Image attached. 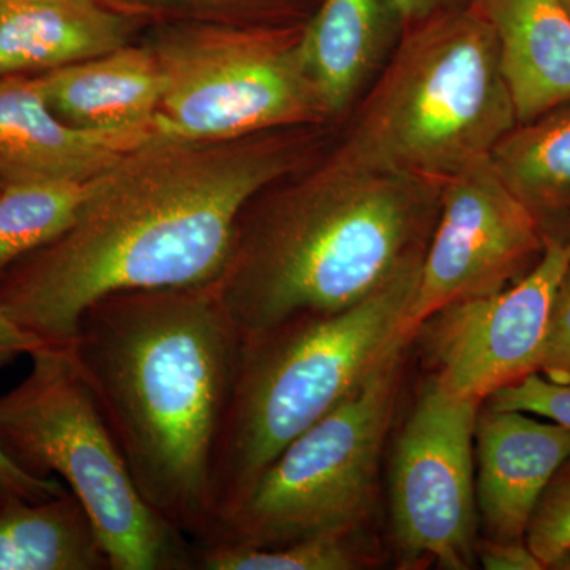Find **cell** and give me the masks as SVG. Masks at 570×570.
<instances>
[{"label": "cell", "mask_w": 570, "mask_h": 570, "mask_svg": "<svg viewBox=\"0 0 570 570\" xmlns=\"http://www.w3.org/2000/svg\"><path fill=\"white\" fill-rule=\"evenodd\" d=\"M322 126L232 138L154 135L94 179L63 234L0 276V306L67 344L105 296L219 283L247 205L313 163Z\"/></svg>", "instance_id": "obj_1"}, {"label": "cell", "mask_w": 570, "mask_h": 570, "mask_svg": "<svg viewBox=\"0 0 570 570\" xmlns=\"http://www.w3.org/2000/svg\"><path fill=\"white\" fill-rule=\"evenodd\" d=\"M67 346L141 497L202 546L242 351L216 284L105 296Z\"/></svg>", "instance_id": "obj_2"}, {"label": "cell", "mask_w": 570, "mask_h": 570, "mask_svg": "<svg viewBox=\"0 0 570 570\" xmlns=\"http://www.w3.org/2000/svg\"><path fill=\"white\" fill-rule=\"evenodd\" d=\"M442 183L352 170L324 156L258 194L216 284L239 337L340 313L422 264Z\"/></svg>", "instance_id": "obj_3"}, {"label": "cell", "mask_w": 570, "mask_h": 570, "mask_svg": "<svg viewBox=\"0 0 570 570\" xmlns=\"http://www.w3.org/2000/svg\"><path fill=\"white\" fill-rule=\"evenodd\" d=\"M420 266L340 313L295 317L242 340L214 452L212 532L294 439L358 389L393 348L412 340L406 325Z\"/></svg>", "instance_id": "obj_4"}, {"label": "cell", "mask_w": 570, "mask_h": 570, "mask_svg": "<svg viewBox=\"0 0 570 570\" xmlns=\"http://www.w3.org/2000/svg\"><path fill=\"white\" fill-rule=\"evenodd\" d=\"M517 124L497 36L471 2L401 33L326 157L352 170L444 181L490 157Z\"/></svg>", "instance_id": "obj_5"}, {"label": "cell", "mask_w": 570, "mask_h": 570, "mask_svg": "<svg viewBox=\"0 0 570 570\" xmlns=\"http://www.w3.org/2000/svg\"><path fill=\"white\" fill-rule=\"evenodd\" d=\"M0 396V442L14 463L62 480L99 534L110 570H193L197 547L135 485L67 344H47Z\"/></svg>", "instance_id": "obj_6"}, {"label": "cell", "mask_w": 570, "mask_h": 570, "mask_svg": "<svg viewBox=\"0 0 570 570\" xmlns=\"http://www.w3.org/2000/svg\"><path fill=\"white\" fill-rule=\"evenodd\" d=\"M411 341L258 475L202 547L268 549L333 532L365 531L395 419Z\"/></svg>", "instance_id": "obj_7"}, {"label": "cell", "mask_w": 570, "mask_h": 570, "mask_svg": "<svg viewBox=\"0 0 570 570\" xmlns=\"http://www.w3.org/2000/svg\"><path fill=\"white\" fill-rule=\"evenodd\" d=\"M302 29L189 28L151 50L165 89L154 127L184 140L325 126L330 121L299 50Z\"/></svg>", "instance_id": "obj_8"}, {"label": "cell", "mask_w": 570, "mask_h": 570, "mask_svg": "<svg viewBox=\"0 0 570 570\" xmlns=\"http://www.w3.org/2000/svg\"><path fill=\"white\" fill-rule=\"evenodd\" d=\"M482 403L453 396L431 376L422 382L390 461L392 538L403 568L474 569V428Z\"/></svg>", "instance_id": "obj_9"}, {"label": "cell", "mask_w": 570, "mask_h": 570, "mask_svg": "<svg viewBox=\"0 0 570 570\" xmlns=\"http://www.w3.org/2000/svg\"><path fill=\"white\" fill-rule=\"evenodd\" d=\"M546 253V234L505 186L490 157L442 183L441 208L420 266L407 332L442 306L499 294L530 275Z\"/></svg>", "instance_id": "obj_10"}, {"label": "cell", "mask_w": 570, "mask_h": 570, "mask_svg": "<svg viewBox=\"0 0 570 570\" xmlns=\"http://www.w3.org/2000/svg\"><path fill=\"white\" fill-rule=\"evenodd\" d=\"M570 265V228L546 234L538 266L512 287L442 306L412 333L428 370L453 396L485 401L538 373L551 302Z\"/></svg>", "instance_id": "obj_11"}, {"label": "cell", "mask_w": 570, "mask_h": 570, "mask_svg": "<svg viewBox=\"0 0 570 570\" xmlns=\"http://www.w3.org/2000/svg\"><path fill=\"white\" fill-rule=\"evenodd\" d=\"M570 455V430L482 403L475 419V501L485 539L527 540L543 490Z\"/></svg>", "instance_id": "obj_12"}, {"label": "cell", "mask_w": 570, "mask_h": 570, "mask_svg": "<svg viewBox=\"0 0 570 570\" xmlns=\"http://www.w3.org/2000/svg\"><path fill=\"white\" fill-rule=\"evenodd\" d=\"M157 130L88 132L61 121L36 77H0V183L91 181Z\"/></svg>", "instance_id": "obj_13"}, {"label": "cell", "mask_w": 570, "mask_h": 570, "mask_svg": "<svg viewBox=\"0 0 570 570\" xmlns=\"http://www.w3.org/2000/svg\"><path fill=\"white\" fill-rule=\"evenodd\" d=\"M50 110L88 132L154 129L163 102V66L151 47L118 48L36 75Z\"/></svg>", "instance_id": "obj_14"}, {"label": "cell", "mask_w": 570, "mask_h": 570, "mask_svg": "<svg viewBox=\"0 0 570 570\" xmlns=\"http://www.w3.org/2000/svg\"><path fill=\"white\" fill-rule=\"evenodd\" d=\"M397 28L403 26L390 0H324L303 26V62L330 121L365 96L395 51Z\"/></svg>", "instance_id": "obj_15"}, {"label": "cell", "mask_w": 570, "mask_h": 570, "mask_svg": "<svg viewBox=\"0 0 570 570\" xmlns=\"http://www.w3.org/2000/svg\"><path fill=\"white\" fill-rule=\"evenodd\" d=\"M497 36L517 119L570 102V13L560 0H472Z\"/></svg>", "instance_id": "obj_16"}, {"label": "cell", "mask_w": 570, "mask_h": 570, "mask_svg": "<svg viewBox=\"0 0 570 570\" xmlns=\"http://www.w3.org/2000/svg\"><path fill=\"white\" fill-rule=\"evenodd\" d=\"M132 24L94 0H0V77L45 73L129 45Z\"/></svg>", "instance_id": "obj_17"}, {"label": "cell", "mask_w": 570, "mask_h": 570, "mask_svg": "<svg viewBox=\"0 0 570 570\" xmlns=\"http://www.w3.org/2000/svg\"><path fill=\"white\" fill-rule=\"evenodd\" d=\"M110 569L88 512L70 490L0 501V570Z\"/></svg>", "instance_id": "obj_18"}, {"label": "cell", "mask_w": 570, "mask_h": 570, "mask_svg": "<svg viewBox=\"0 0 570 570\" xmlns=\"http://www.w3.org/2000/svg\"><path fill=\"white\" fill-rule=\"evenodd\" d=\"M490 159L543 234L570 228V102L517 124Z\"/></svg>", "instance_id": "obj_19"}, {"label": "cell", "mask_w": 570, "mask_h": 570, "mask_svg": "<svg viewBox=\"0 0 570 570\" xmlns=\"http://www.w3.org/2000/svg\"><path fill=\"white\" fill-rule=\"evenodd\" d=\"M94 179L7 184L0 189V276L69 228Z\"/></svg>", "instance_id": "obj_20"}, {"label": "cell", "mask_w": 570, "mask_h": 570, "mask_svg": "<svg viewBox=\"0 0 570 570\" xmlns=\"http://www.w3.org/2000/svg\"><path fill=\"white\" fill-rule=\"evenodd\" d=\"M379 564L377 549L365 531L333 532L268 549L202 547L195 569L202 570H358Z\"/></svg>", "instance_id": "obj_21"}, {"label": "cell", "mask_w": 570, "mask_h": 570, "mask_svg": "<svg viewBox=\"0 0 570 570\" xmlns=\"http://www.w3.org/2000/svg\"><path fill=\"white\" fill-rule=\"evenodd\" d=\"M524 539L546 569L570 549V455L543 490Z\"/></svg>", "instance_id": "obj_22"}, {"label": "cell", "mask_w": 570, "mask_h": 570, "mask_svg": "<svg viewBox=\"0 0 570 570\" xmlns=\"http://www.w3.org/2000/svg\"><path fill=\"white\" fill-rule=\"evenodd\" d=\"M483 403L494 409L538 415L570 430V381H551L540 373H531L498 390Z\"/></svg>", "instance_id": "obj_23"}, {"label": "cell", "mask_w": 570, "mask_h": 570, "mask_svg": "<svg viewBox=\"0 0 570 570\" xmlns=\"http://www.w3.org/2000/svg\"><path fill=\"white\" fill-rule=\"evenodd\" d=\"M538 373L551 381H570V265L551 302Z\"/></svg>", "instance_id": "obj_24"}, {"label": "cell", "mask_w": 570, "mask_h": 570, "mask_svg": "<svg viewBox=\"0 0 570 570\" xmlns=\"http://www.w3.org/2000/svg\"><path fill=\"white\" fill-rule=\"evenodd\" d=\"M67 490L69 489L61 480L33 475L20 464L14 463L0 442V501L13 498L40 501V499L58 497Z\"/></svg>", "instance_id": "obj_25"}, {"label": "cell", "mask_w": 570, "mask_h": 570, "mask_svg": "<svg viewBox=\"0 0 570 570\" xmlns=\"http://www.w3.org/2000/svg\"><path fill=\"white\" fill-rule=\"evenodd\" d=\"M478 558L487 570H546L527 540H479Z\"/></svg>", "instance_id": "obj_26"}, {"label": "cell", "mask_w": 570, "mask_h": 570, "mask_svg": "<svg viewBox=\"0 0 570 570\" xmlns=\"http://www.w3.org/2000/svg\"><path fill=\"white\" fill-rule=\"evenodd\" d=\"M47 344V341L41 340L36 333L18 324L0 306V367L10 365L22 355L31 356Z\"/></svg>", "instance_id": "obj_27"}, {"label": "cell", "mask_w": 570, "mask_h": 570, "mask_svg": "<svg viewBox=\"0 0 570 570\" xmlns=\"http://www.w3.org/2000/svg\"><path fill=\"white\" fill-rule=\"evenodd\" d=\"M390 3L403 26V32L433 20L439 14L461 9L455 6V0H390Z\"/></svg>", "instance_id": "obj_28"}, {"label": "cell", "mask_w": 570, "mask_h": 570, "mask_svg": "<svg viewBox=\"0 0 570 570\" xmlns=\"http://www.w3.org/2000/svg\"><path fill=\"white\" fill-rule=\"evenodd\" d=\"M549 570H570V549L560 554L557 560L551 561Z\"/></svg>", "instance_id": "obj_29"}, {"label": "cell", "mask_w": 570, "mask_h": 570, "mask_svg": "<svg viewBox=\"0 0 570 570\" xmlns=\"http://www.w3.org/2000/svg\"><path fill=\"white\" fill-rule=\"evenodd\" d=\"M562 6H564V9L569 11L570 13V0H560Z\"/></svg>", "instance_id": "obj_30"}, {"label": "cell", "mask_w": 570, "mask_h": 570, "mask_svg": "<svg viewBox=\"0 0 570 570\" xmlns=\"http://www.w3.org/2000/svg\"><path fill=\"white\" fill-rule=\"evenodd\" d=\"M2 187H3V184H2V183H0V189H2Z\"/></svg>", "instance_id": "obj_31"}]
</instances>
